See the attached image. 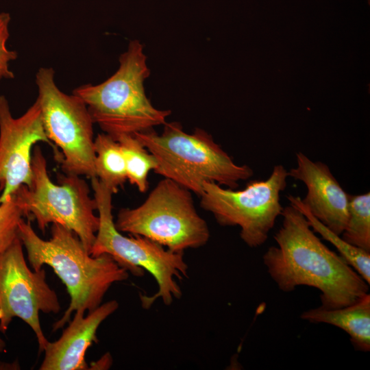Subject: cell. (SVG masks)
<instances>
[{"mask_svg":"<svg viewBox=\"0 0 370 370\" xmlns=\"http://www.w3.org/2000/svg\"><path fill=\"white\" fill-rule=\"evenodd\" d=\"M282 223L262 260L271 279L285 293L299 286L320 292L321 307L342 308L369 293L363 278L312 230L304 214L290 204L283 208Z\"/></svg>","mask_w":370,"mask_h":370,"instance_id":"obj_1","label":"cell"},{"mask_svg":"<svg viewBox=\"0 0 370 370\" xmlns=\"http://www.w3.org/2000/svg\"><path fill=\"white\" fill-rule=\"evenodd\" d=\"M49 240L40 238L29 220L19 223L18 236L24 245L29 264L39 271L51 267L66 287L71 301L63 316L53 325V331L70 321L79 308L88 312L101 305L112 284L125 280L129 272L106 254L92 256L73 231L53 223Z\"/></svg>","mask_w":370,"mask_h":370,"instance_id":"obj_2","label":"cell"},{"mask_svg":"<svg viewBox=\"0 0 370 370\" xmlns=\"http://www.w3.org/2000/svg\"><path fill=\"white\" fill-rule=\"evenodd\" d=\"M119 62L117 71L102 83L83 84L73 91L86 105L93 123L116 140L164 125L171 114L155 108L147 97L144 82L150 70L142 43L130 41Z\"/></svg>","mask_w":370,"mask_h":370,"instance_id":"obj_3","label":"cell"},{"mask_svg":"<svg viewBox=\"0 0 370 370\" xmlns=\"http://www.w3.org/2000/svg\"><path fill=\"white\" fill-rule=\"evenodd\" d=\"M155 157L154 172L197 194L203 192L204 182L236 189L238 182L254 175L251 167L236 164L202 129L184 132L177 122L166 123L161 134L153 129L134 134Z\"/></svg>","mask_w":370,"mask_h":370,"instance_id":"obj_4","label":"cell"},{"mask_svg":"<svg viewBox=\"0 0 370 370\" xmlns=\"http://www.w3.org/2000/svg\"><path fill=\"white\" fill-rule=\"evenodd\" d=\"M90 180L99 226L90 254L94 257L108 254L134 275L142 276L147 271L153 277L158 286V291L151 296H140L143 308H149L158 299L169 306L173 298H180L182 291L175 278L182 280L188 275L184 252L170 251L141 236L127 237L121 234L113 220V193L97 177Z\"/></svg>","mask_w":370,"mask_h":370,"instance_id":"obj_5","label":"cell"},{"mask_svg":"<svg viewBox=\"0 0 370 370\" xmlns=\"http://www.w3.org/2000/svg\"><path fill=\"white\" fill-rule=\"evenodd\" d=\"M114 225L119 232L147 238L175 252L201 247L210 238L191 192L167 178L139 206L121 208Z\"/></svg>","mask_w":370,"mask_h":370,"instance_id":"obj_6","label":"cell"},{"mask_svg":"<svg viewBox=\"0 0 370 370\" xmlns=\"http://www.w3.org/2000/svg\"><path fill=\"white\" fill-rule=\"evenodd\" d=\"M32 179L28 187L22 185L14 194L25 216L32 215L38 228L45 232L50 223H58L73 231L89 252L99 226L95 199L90 197L87 183L79 175H60L54 184L47 172L41 149H34Z\"/></svg>","mask_w":370,"mask_h":370,"instance_id":"obj_7","label":"cell"},{"mask_svg":"<svg viewBox=\"0 0 370 370\" xmlns=\"http://www.w3.org/2000/svg\"><path fill=\"white\" fill-rule=\"evenodd\" d=\"M288 171L275 165L264 180L249 182L240 190L204 182L201 207L222 226H238L240 237L249 247H258L268 238L283 207L280 193L287 186Z\"/></svg>","mask_w":370,"mask_h":370,"instance_id":"obj_8","label":"cell"},{"mask_svg":"<svg viewBox=\"0 0 370 370\" xmlns=\"http://www.w3.org/2000/svg\"><path fill=\"white\" fill-rule=\"evenodd\" d=\"M53 68L41 67L36 74L38 100L45 132L61 150L58 160L66 174L96 177L93 121L85 103L63 92L55 82Z\"/></svg>","mask_w":370,"mask_h":370,"instance_id":"obj_9","label":"cell"},{"mask_svg":"<svg viewBox=\"0 0 370 370\" xmlns=\"http://www.w3.org/2000/svg\"><path fill=\"white\" fill-rule=\"evenodd\" d=\"M60 305L56 292L46 282L45 271H31L18 236L0 253V331L5 333L14 317L25 321L36 334L39 350L48 342L42 330L39 312L58 313Z\"/></svg>","mask_w":370,"mask_h":370,"instance_id":"obj_10","label":"cell"},{"mask_svg":"<svg viewBox=\"0 0 370 370\" xmlns=\"http://www.w3.org/2000/svg\"><path fill=\"white\" fill-rule=\"evenodd\" d=\"M38 142L49 144L59 157L45 132L38 100L15 118L8 99L0 94V203L10 199L22 185H31L32 149Z\"/></svg>","mask_w":370,"mask_h":370,"instance_id":"obj_11","label":"cell"},{"mask_svg":"<svg viewBox=\"0 0 370 370\" xmlns=\"http://www.w3.org/2000/svg\"><path fill=\"white\" fill-rule=\"evenodd\" d=\"M296 167L288 173L307 188L302 203L320 222L341 235L348 219L349 195L325 163L312 161L301 151L296 153Z\"/></svg>","mask_w":370,"mask_h":370,"instance_id":"obj_12","label":"cell"},{"mask_svg":"<svg viewBox=\"0 0 370 370\" xmlns=\"http://www.w3.org/2000/svg\"><path fill=\"white\" fill-rule=\"evenodd\" d=\"M119 308L116 300L101 304L88 312L75 311L72 321L54 342L48 341L40 370H84L88 367L85 360L86 352L93 342L97 343V331L101 323Z\"/></svg>","mask_w":370,"mask_h":370,"instance_id":"obj_13","label":"cell"},{"mask_svg":"<svg viewBox=\"0 0 370 370\" xmlns=\"http://www.w3.org/2000/svg\"><path fill=\"white\" fill-rule=\"evenodd\" d=\"M303 320L312 323H327L345 331L354 347L361 352L370 351V295L347 306L327 309L321 306L301 314Z\"/></svg>","mask_w":370,"mask_h":370,"instance_id":"obj_14","label":"cell"},{"mask_svg":"<svg viewBox=\"0 0 370 370\" xmlns=\"http://www.w3.org/2000/svg\"><path fill=\"white\" fill-rule=\"evenodd\" d=\"M96 177L114 194L127 180L125 160L117 140L110 135L99 134L95 138Z\"/></svg>","mask_w":370,"mask_h":370,"instance_id":"obj_15","label":"cell"},{"mask_svg":"<svg viewBox=\"0 0 370 370\" xmlns=\"http://www.w3.org/2000/svg\"><path fill=\"white\" fill-rule=\"evenodd\" d=\"M291 204L299 209L305 216L312 230L334 245L340 256L370 284V252L365 251L346 242L339 235L327 227L316 219L302 203L299 196H287Z\"/></svg>","mask_w":370,"mask_h":370,"instance_id":"obj_16","label":"cell"},{"mask_svg":"<svg viewBox=\"0 0 370 370\" xmlns=\"http://www.w3.org/2000/svg\"><path fill=\"white\" fill-rule=\"evenodd\" d=\"M116 140L125 160L127 180L140 192H146L149 188V171H154L157 166L155 157L134 135H123Z\"/></svg>","mask_w":370,"mask_h":370,"instance_id":"obj_17","label":"cell"},{"mask_svg":"<svg viewBox=\"0 0 370 370\" xmlns=\"http://www.w3.org/2000/svg\"><path fill=\"white\" fill-rule=\"evenodd\" d=\"M342 238L370 252V193L349 196L348 219Z\"/></svg>","mask_w":370,"mask_h":370,"instance_id":"obj_18","label":"cell"},{"mask_svg":"<svg viewBox=\"0 0 370 370\" xmlns=\"http://www.w3.org/2000/svg\"><path fill=\"white\" fill-rule=\"evenodd\" d=\"M23 217L24 212L14 195L0 203V253L18 236V225Z\"/></svg>","mask_w":370,"mask_h":370,"instance_id":"obj_19","label":"cell"},{"mask_svg":"<svg viewBox=\"0 0 370 370\" xmlns=\"http://www.w3.org/2000/svg\"><path fill=\"white\" fill-rule=\"evenodd\" d=\"M10 20L9 13H0V81L14 78V73L10 69V62L16 60L18 54L16 51L10 50L6 45L10 37Z\"/></svg>","mask_w":370,"mask_h":370,"instance_id":"obj_20","label":"cell"},{"mask_svg":"<svg viewBox=\"0 0 370 370\" xmlns=\"http://www.w3.org/2000/svg\"><path fill=\"white\" fill-rule=\"evenodd\" d=\"M5 350V343L0 337V352H3Z\"/></svg>","mask_w":370,"mask_h":370,"instance_id":"obj_21","label":"cell"}]
</instances>
